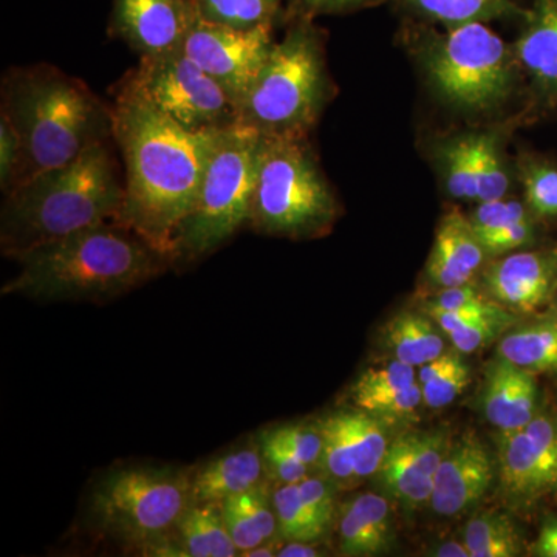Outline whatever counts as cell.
<instances>
[{
    "label": "cell",
    "mask_w": 557,
    "mask_h": 557,
    "mask_svg": "<svg viewBox=\"0 0 557 557\" xmlns=\"http://www.w3.org/2000/svg\"><path fill=\"white\" fill-rule=\"evenodd\" d=\"M504 322L500 319L494 318L480 319V321L456 330V332L450 333L448 336L457 351H460V354H472V351L485 347L487 343L496 338L498 330L502 329Z\"/></svg>",
    "instance_id": "45"
},
{
    "label": "cell",
    "mask_w": 557,
    "mask_h": 557,
    "mask_svg": "<svg viewBox=\"0 0 557 557\" xmlns=\"http://www.w3.org/2000/svg\"><path fill=\"white\" fill-rule=\"evenodd\" d=\"M432 555L438 557H471L467 545L458 544V542H448V544L440 545Z\"/></svg>",
    "instance_id": "49"
},
{
    "label": "cell",
    "mask_w": 557,
    "mask_h": 557,
    "mask_svg": "<svg viewBox=\"0 0 557 557\" xmlns=\"http://www.w3.org/2000/svg\"><path fill=\"white\" fill-rule=\"evenodd\" d=\"M537 387L533 373L505 361L487 370L483 409L500 431H518L536 417Z\"/></svg>",
    "instance_id": "19"
},
{
    "label": "cell",
    "mask_w": 557,
    "mask_h": 557,
    "mask_svg": "<svg viewBox=\"0 0 557 557\" xmlns=\"http://www.w3.org/2000/svg\"><path fill=\"white\" fill-rule=\"evenodd\" d=\"M263 463L260 445L240 446L208 460L190 478L193 502H215L245 493L262 483Z\"/></svg>",
    "instance_id": "20"
},
{
    "label": "cell",
    "mask_w": 557,
    "mask_h": 557,
    "mask_svg": "<svg viewBox=\"0 0 557 557\" xmlns=\"http://www.w3.org/2000/svg\"><path fill=\"white\" fill-rule=\"evenodd\" d=\"M298 486L307 507L313 512L319 523L329 530L336 515L335 497L329 483L318 478H306L298 483Z\"/></svg>",
    "instance_id": "44"
},
{
    "label": "cell",
    "mask_w": 557,
    "mask_h": 557,
    "mask_svg": "<svg viewBox=\"0 0 557 557\" xmlns=\"http://www.w3.org/2000/svg\"><path fill=\"white\" fill-rule=\"evenodd\" d=\"M285 0H196L200 20L225 27L252 30L276 25Z\"/></svg>",
    "instance_id": "27"
},
{
    "label": "cell",
    "mask_w": 557,
    "mask_h": 557,
    "mask_svg": "<svg viewBox=\"0 0 557 557\" xmlns=\"http://www.w3.org/2000/svg\"><path fill=\"white\" fill-rule=\"evenodd\" d=\"M21 161V139L10 121L0 115V189L3 196H9L13 190Z\"/></svg>",
    "instance_id": "41"
},
{
    "label": "cell",
    "mask_w": 557,
    "mask_h": 557,
    "mask_svg": "<svg viewBox=\"0 0 557 557\" xmlns=\"http://www.w3.org/2000/svg\"><path fill=\"white\" fill-rule=\"evenodd\" d=\"M478 201L505 199L509 188L508 172L498 153L496 139L478 135Z\"/></svg>",
    "instance_id": "33"
},
{
    "label": "cell",
    "mask_w": 557,
    "mask_h": 557,
    "mask_svg": "<svg viewBox=\"0 0 557 557\" xmlns=\"http://www.w3.org/2000/svg\"><path fill=\"white\" fill-rule=\"evenodd\" d=\"M112 139L90 146L64 166L42 172L5 196L0 211L3 256L14 259L81 230L116 222L124 177Z\"/></svg>",
    "instance_id": "4"
},
{
    "label": "cell",
    "mask_w": 557,
    "mask_h": 557,
    "mask_svg": "<svg viewBox=\"0 0 557 557\" xmlns=\"http://www.w3.org/2000/svg\"><path fill=\"white\" fill-rule=\"evenodd\" d=\"M260 449H262L265 469H269L270 474L282 485L299 483L309 478V465L299 460L292 450L281 445L277 440L270 437L267 432H263L262 437H260Z\"/></svg>",
    "instance_id": "37"
},
{
    "label": "cell",
    "mask_w": 557,
    "mask_h": 557,
    "mask_svg": "<svg viewBox=\"0 0 557 557\" xmlns=\"http://www.w3.org/2000/svg\"><path fill=\"white\" fill-rule=\"evenodd\" d=\"M403 11L420 20L458 27L469 22H487L523 16L515 0H397Z\"/></svg>",
    "instance_id": "24"
},
{
    "label": "cell",
    "mask_w": 557,
    "mask_h": 557,
    "mask_svg": "<svg viewBox=\"0 0 557 557\" xmlns=\"http://www.w3.org/2000/svg\"><path fill=\"white\" fill-rule=\"evenodd\" d=\"M189 469L123 467L98 480L91 490L90 518L106 536L127 547L177 552L170 539L193 502Z\"/></svg>",
    "instance_id": "8"
},
{
    "label": "cell",
    "mask_w": 557,
    "mask_h": 557,
    "mask_svg": "<svg viewBox=\"0 0 557 557\" xmlns=\"http://www.w3.org/2000/svg\"><path fill=\"white\" fill-rule=\"evenodd\" d=\"M446 453V438L440 432L403 435L387 450L379 471L381 482L413 507L431 504L435 474Z\"/></svg>",
    "instance_id": "14"
},
{
    "label": "cell",
    "mask_w": 557,
    "mask_h": 557,
    "mask_svg": "<svg viewBox=\"0 0 557 557\" xmlns=\"http://www.w3.org/2000/svg\"><path fill=\"white\" fill-rule=\"evenodd\" d=\"M270 437L277 440L281 445L292 450L299 460L309 467H317L322 456V434L318 426H282L267 432Z\"/></svg>",
    "instance_id": "40"
},
{
    "label": "cell",
    "mask_w": 557,
    "mask_h": 557,
    "mask_svg": "<svg viewBox=\"0 0 557 557\" xmlns=\"http://www.w3.org/2000/svg\"><path fill=\"white\" fill-rule=\"evenodd\" d=\"M531 237H533V225H531L530 219H527L480 236L479 240L482 242L486 255H504V252L523 247L531 240Z\"/></svg>",
    "instance_id": "46"
},
{
    "label": "cell",
    "mask_w": 557,
    "mask_h": 557,
    "mask_svg": "<svg viewBox=\"0 0 557 557\" xmlns=\"http://www.w3.org/2000/svg\"><path fill=\"white\" fill-rule=\"evenodd\" d=\"M196 0H113L109 36L141 57L182 50L196 24Z\"/></svg>",
    "instance_id": "13"
},
{
    "label": "cell",
    "mask_w": 557,
    "mask_h": 557,
    "mask_svg": "<svg viewBox=\"0 0 557 557\" xmlns=\"http://www.w3.org/2000/svg\"><path fill=\"white\" fill-rule=\"evenodd\" d=\"M494 479V463L486 446L465 437L448 449L434 479L431 505L443 518H454L474 507Z\"/></svg>",
    "instance_id": "15"
},
{
    "label": "cell",
    "mask_w": 557,
    "mask_h": 557,
    "mask_svg": "<svg viewBox=\"0 0 557 557\" xmlns=\"http://www.w3.org/2000/svg\"><path fill=\"white\" fill-rule=\"evenodd\" d=\"M418 383L416 368L394 359L381 368L366 370L354 386V399L399 391Z\"/></svg>",
    "instance_id": "34"
},
{
    "label": "cell",
    "mask_w": 557,
    "mask_h": 557,
    "mask_svg": "<svg viewBox=\"0 0 557 557\" xmlns=\"http://www.w3.org/2000/svg\"><path fill=\"white\" fill-rule=\"evenodd\" d=\"M322 434V456L319 467L333 482L346 483L357 479L355 458L341 412L319 421Z\"/></svg>",
    "instance_id": "32"
},
{
    "label": "cell",
    "mask_w": 557,
    "mask_h": 557,
    "mask_svg": "<svg viewBox=\"0 0 557 557\" xmlns=\"http://www.w3.org/2000/svg\"><path fill=\"white\" fill-rule=\"evenodd\" d=\"M278 552V548L276 547V544H274V541L265 542V544L259 545V547L249 549V552L244 553L242 556L247 557H271L276 555Z\"/></svg>",
    "instance_id": "50"
},
{
    "label": "cell",
    "mask_w": 557,
    "mask_h": 557,
    "mask_svg": "<svg viewBox=\"0 0 557 557\" xmlns=\"http://www.w3.org/2000/svg\"><path fill=\"white\" fill-rule=\"evenodd\" d=\"M498 358L528 370H557V322L548 321L509 333L498 344Z\"/></svg>",
    "instance_id": "26"
},
{
    "label": "cell",
    "mask_w": 557,
    "mask_h": 557,
    "mask_svg": "<svg viewBox=\"0 0 557 557\" xmlns=\"http://www.w3.org/2000/svg\"><path fill=\"white\" fill-rule=\"evenodd\" d=\"M471 383V372L463 359L458 358L446 372L423 384V403L432 409H442L456 401Z\"/></svg>",
    "instance_id": "36"
},
{
    "label": "cell",
    "mask_w": 557,
    "mask_h": 557,
    "mask_svg": "<svg viewBox=\"0 0 557 557\" xmlns=\"http://www.w3.org/2000/svg\"><path fill=\"white\" fill-rule=\"evenodd\" d=\"M223 518L239 555L274 541L278 533L273 497L270 498L265 483L236 494L222 502Z\"/></svg>",
    "instance_id": "22"
},
{
    "label": "cell",
    "mask_w": 557,
    "mask_h": 557,
    "mask_svg": "<svg viewBox=\"0 0 557 557\" xmlns=\"http://www.w3.org/2000/svg\"><path fill=\"white\" fill-rule=\"evenodd\" d=\"M534 552L542 557H557V520H552L542 528Z\"/></svg>",
    "instance_id": "47"
},
{
    "label": "cell",
    "mask_w": 557,
    "mask_h": 557,
    "mask_svg": "<svg viewBox=\"0 0 557 557\" xmlns=\"http://www.w3.org/2000/svg\"><path fill=\"white\" fill-rule=\"evenodd\" d=\"M355 405L370 416H408L423 403V388L420 383L412 384L399 391L384 392V394L370 395L354 399Z\"/></svg>",
    "instance_id": "38"
},
{
    "label": "cell",
    "mask_w": 557,
    "mask_h": 557,
    "mask_svg": "<svg viewBox=\"0 0 557 557\" xmlns=\"http://www.w3.org/2000/svg\"><path fill=\"white\" fill-rule=\"evenodd\" d=\"M443 171L450 196L478 201V135L456 139L443 150Z\"/></svg>",
    "instance_id": "31"
},
{
    "label": "cell",
    "mask_w": 557,
    "mask_h": 557,
    "mask_svg": "<svg viewBox=\"0 0 557 557\" xmlns=\"http://www.w3.org/2000/svg\"><path fill=\"white\" fill-rule=\"evenodd\" d=\"M522 180L530 208L539 215H557V170L548 164L527 163Z\"/></svg>",
    "instance_id": "35"
},
{
    "label": "cell",
    "mask_w": 557,
    "mask_h": 557,
    "mask_svg": "<svg viewBox=\"0 0 557 557\" xmlns=\"http://www.w3.org/2000/svg\"><path fill=\"white\" fill-rule=\"evenodd\" d=\"M183 556L234 557L239 555L225 518L222 505L215 502H190L175 527Z\"/></svg>",
    "instance_id": "23"
},
{
    "label": "cell",
    "mask_w": 557,
    "mask_h": 557,
    "mask_svg": "<svg viewBox=\"0 0 557 557\" xmlns=\"http://www.w3.org/2000/svg\"><path fill=\"white\" fill-rule=\"evenodd\" d=\"M20 273L2 295L40 302H109L148 284L171 259L116 222L81 230L14 258Z\"/></svg>",
    "instance_id": "2"
},
{
    "label": "cell",
    "mask_w": 557,
    "mask_h": 557,
    "mask_svg": "<svg viewBox=\"0 0 557 557\" xmlns=\"http://www.w3.org/2000/svg\"><path fill=\"white\" fill-rule=\"evenodd\" d=\"M556 265L542 252H516L493 263L485 273L490 295L502 307L531 313L547 302Z\"/></svg>",
    "instance_id": "16"
},
{
    "label": "cell",
    "mask_w": 557,
    "mask_h": 557,
    "mask_svg": "<svg viewBox=\"0 0 557 557\" xmlns=\"http://www.w3.org/2000/svg\"><path fill=\"white\" fill-rule=\"evenodd\" d=\"M516 60L541 97L557 101V0H531L523 11Z\"/></svg>",
    "instance_id": "18"
},
{
    "label": "cell",
    "mask_w": 557,
    "mask_h": 557,
    "mask_svg": "<svg viewBox=\"0 0 557 557\" xmlns=\"http://www.w3.org/2000/svg\"><path fill=\"white\" fill-rule=\"evenodd\" d=\"M498 469L505 493L534 498L557 487V428L536 416L523 429L497 435Z\"/></svg>",
    "instance_id": "12"
},
{
    "label": "cell",
    "mask_w": 557,
    "mask_h": 557,
    "mask_svg": "<svg viewBox=\"0 0 557 557\" xmlns=\"http://www.w3.org/2000/svg\"><path fill=\"white\" fill-rule=\"evenodd\" d=\"M129 73L146 97L186 131L219 132L239 123L233 95L183 50L141 57Z\"/></svg>",
    "instance_id": "10"
},
{
    "label": "cell",
    "mask_w": 557,
    "mask_h": 557,
    "mask_svg": "<svg viewBox=\"0 0 557 557\" xmlns=\"http://www.w3.org/2000/svg\"><path fill=\"white\" fill-rule=\"evenodd\" d=\"M287 22L284 39L239 104V121L259 134H309L332 98L324 33L310 17Z\"/></svg>",
    "instance_id": "5"
},
{
    "label": "cell",
    "mask_w": 557,
    "mask_h": 557,
    "mask_svg": "<svg viewBox=\"0 0 557 557\" xmlns=\"http://www.w3.org/2000/svg\"><path fill=\"white\" fill-rule=\"evenodd\" d=\"M259 143V132L240 121L219 132L197 199L172 242V267L208 258L248 225Z\"/></svg>",
    "instance_id": "7"
},
{
    "label": "cell",
    "mask_w": 557,
    "mask_h": 557,
    "mask_svg": "<svg viewBox=\"0 0 557 557\" xmlns=\"http://www.w3.org/2000/svg\"><path fill=\"white\" fill-rule=\"evenodd\" d=\"M277 556L281 557H314L319 556L318 548L310 545V542L289 541L288 545L278 548Z\"/></svg>",
    "instance_id": "48"
},
{
    "label": "cell",
    "mask_w": 557,
    "mask_h": 557,
    "mask_svg": "<svg viewBox=\"0 0 557 557\" xmlns=\"http://www.w3.org/2000/svg\"><path fill=\"white\" fill-rule=\"evenodd\" d=\"M110 94L113 141L124 161L116 223L171 259L172 242L197 199L220 131H186L146 97L129 72Z\"/></svg>",
    "instance_id": "1"
},
{
    "label": "cell",
    "mask_w": 557,
    "mask_h": 557,
    "mask_svg": "<svg viewBox=\"0 0 557 557\" xmlns=\"http://www.w3.org/2000/svg\"><path fill=\"white\" fill-rule=\"evenodd\" d=\"M338 214V200L319 166L309 134H260L248 226L302 239L327 233Z\"/></svg>",
    "instance_id": "6"
},
{
    "label": "cell",
    "mask_w": 557,
    "mask_h": 557,
    "mask_svg": "<svg viewBox=\"0 0 557 557\" xmlns=\"http://www.w3.org/2000/svg\"><path fill=\"white\" fill-rule=\"evenodd\" d=\"M0 115L21 139L22 161L13 190L113 138L110 102L102 101L83 79L47 62L3 73Z\"/></svg>",
    "instance_id": "3"
},
{
    "label": "cell",
    "mask_w": 557,
    "mask_h": 557,
    "mask_svg": "<svg viewBox=\"0 0 557 557\" xmlns=\"http://www.w3.org/2000/svg\"><path fill=\"white\" fill-rule=\"evenodd\" d=\"M386 343L395 359L418 369L445 354V341L435 325L429 318L409 311L388 322Z\"/></svg>",
    "instance_id": "25"
},
{
    "label": "cell",
    "mask_w": 557,
    "mask_h": 557,
    "mask_svg": "<svg viewBox=\"0 0 557 557\" xmlns=\"http://www.w3.org/2000/svg\"><path fill=\"white\" fill-rule=\"evenodd\" d=\"M423 40V67L443 101L465 112H485L507 100L516 54L485 22L428 33Z\"/></svg>",
    "instance_id": "9"
},
{
    "label": "cell",
    "mask_w": 557,
    "mask_h": 557,
    "mask_svg": "<svg viewBox=\"0 0 557 557\" xmlns=\"http://www.w3.org/2000/svg\"><path fill=\"white\" fill-rule=\"evenodd\" d=\"M527 219L525 208L520 201L500 199L480 203L469 222L480 237Z\"/></svg>",
    "instance_id": "39"
},
{
    "label": "cell",
    "mask_w": 557,
    "mask_h": 557,
    "mask_svg": "<svg viewBox=\"0 0 557 557\" xmlns=\"http://www.w3.org/2000/svg\"><path fill=\"white\" fill-rule=\"evenodd\" d=\"M379 0H285L284 21L293 17H310L314 20L322 14H343L350 11L366 9Z\"/></svg>",
    "instance_id": "43"
},
{
    "label": "cell",
    "mask_w": 557,
    "mask_h": 557,
    "mask_svg": "<svg viewBox=\"0 0 557 557\" xmlns=\"http://www.w3.org/2000/svg\"><path fill=\"white\" fill-rule=\"evenodd\" d=\"M465 545L471 557H515L520 553L515 523L498 512H482L469 520Z\"/></svg>",
    "instance_id": "29"
},
{
    "label": "cell",
    "mask_w": 557,
    "mask_h": 557,
    "mask_svg": "<svg viewBox=\"0 0 557 557\" xmlns=\"http://www.w3.org/2000/svg\"><path fill=\"white\" fill-rule=\"evenodd\" d=\"M486 251L469 219L454 209L440 222L428 260V277L440 288L467 285L485 260Z\"/></svg>",
    "instance_id": "17"
},
{
    "label": "cell",
    "mask_w": 557,
    "mask_h": 557,
    "mask_svg": "<svg viewBox=\"0 0 557 557\" xmlns=\"http://www.w3.org/2000/svg\"><path fill=\"white\" fill-rule=\"evenodd\" d=\"M355 458L357 479L379 474L387 454V437L380 421L364 410L341 412Z\"/></svg>",
    "instance_id": "28"
},
{
    "label": "cell",
    "mask_w": 557,
    "mask_h": 557,
    "mask_svg": "<svg viewBox=\"0 0 557 557\" xmlns=\"http://www.w3.org/2000/svg\"><path fill=\"white\" fill-rule=\"evenodd\" d=\"M273 507L276 511L278 534L285 541L317 542L324 536L325 528L307 507L298 483L281 485L273 493Z\"/></svg>",
    "instance_id": "30"
},
{
    "label": "cell",
    "mask_w": 557,
    "mask_h": 557,
    "mask_svg": "<svg viewBox=\"0 0 557 557\" xmlns=\"http://www.w3.org/2000/svg\"><path fill=\"white\" fill-rule=\"evenodd\" d=\"M273 28L242 30L197 17L182 50L240 104L273 49Z\"/></svg>",
    "instance_id": "11"
},
{
    "label": "cell",
    "mask_w": 557,
    "mask_h": 557,
    "mask_svg": "<svg viewBox=\"0 0 557 557\" xmlns=\"http://www.w3.org/2000/svg\"><path fill=\"white\" fill-rule=\"evenodd\" d=\"M429 306L445 310H480L490 311V313H504L505 311L500 304L487 299L471 284L443 288V292Z\"/></svg>",
    "instance_id": "42"
},
{
    "label": "cell",
    "mask_w": 557,
    "mask_h": 557,
    "mask_svg": "<svg viewBox=\"0 0 557 557\" xmlns=\"http://www.w3.org/2000/svg\"><path fill=\"white\" fill-rule=\"evenodd\" d=\"M391 547L388 505L379 494L351 498L341 511L339 549L346 556H379Z\"/></svg>",
    "instance_id": "21"
}]
</instances>
